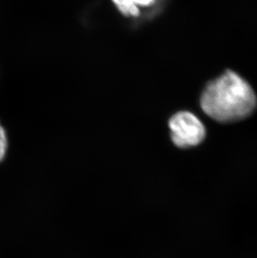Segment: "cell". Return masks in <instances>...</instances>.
Returning <instances> with one entry per match:
<instances>
[{
  "label": "cell",
  "instance_id": "cell-1",
  "mask_svg": "<svg viewBox=\"0 0 257 258\" xmlns=\"http://www.w3.org/2000/svg\"><path fill=\"white\" fill-rule=\"evenodd\" d=\"M256 105V95L250 84L231 71L211 81L201 98L203 111L221 123L242 120L254 112Z\"/></svg>",
  "mask_w": 257,
  "mask_h": 258
},
{
  "label": "cell",
  "instance_id": "cell-2",
  "mask_svg": "<svg viewBox=\"0 0 257 258\" xmlns=\"http://www.w3.org/2000/svg\"><path fill=\"white\" fill-rule=\"evenodd\" d=\"M173 143L180 148L198 146L206 138L204 124L194 114L180 111L173 115L169 121Z\"/></svg>",
  "mask_w": 257,
  "mask_h": 258
},
{
  "label": "cell",
  "instance_id": "cell-3",
  "mask_svg": "<svg viewBox=\"0 0 257 258\" xmlns=\"http://www.w3.org/2000/svg\"><path fill=\"white\" fill-rule=\"evenodd\" d=\"M155 0H113L119 11L127 16H138L140 6H149Z\"/></svg>",
  "mask_w": 257,
  "mask_h": 258
},
{
  "label": "cell",
  "instance_id": "cell-4",
  "mask_svg": "<svg viewBox=\"0 0 257 258\" xmlns=\"http://www.w3.org/2000/svg\"><path fill=\"white\" fill-rule=\"evenodd\" d=\"M9 149V140L5 128L0 124V163L4 161L7 156Z\"/></svg>",
  "mask_w": 257,
  "mask_h": 258
}]
</instances>
